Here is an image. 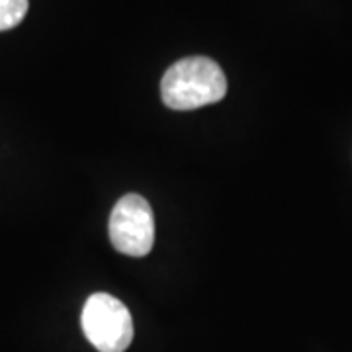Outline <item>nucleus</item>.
Returning a JSON list of instances; mask_svg holds the SVG:
<instances>
[{
	"instance_id": "nucleus-1",
	"label": "nucleus",
	"mask_w": 352,
	"mask_h": 352,
	"mask_svg": "<svg viewBox=\"0 0 352 352\" xmlns=\"http://www.w3.org/2000/svg\"><path fill=\"white\" fill-rule=\"evenodd\" d=\"M227 76L210 57H186L168 67L161 80L164 106L178 112L198 110L223 100Z\"/></svg>"
},
{
	"instance_id": "nucleus-2",
	"label": "nucleus",
	"mask_w": 352,
	"mask_h": 352,
	"mask_svg": "<svg viewBox=\"0 0 352 352\" xmlns=\"http://www.w3.org/2000/svg\"><path fill=\"white\" fill-rule=\"evenodd\" d=\"M85 337L98 352H126L133 340V319L124 303L110 294H92L82 307Z\"/></svg>"
},
{
	"instance_id": "nucleus-3",
	"label": "nucleus",
	"mask_w": 352,
	"mask_h": 352,
	"mask_svg": "<svg viewBox=\"0 0 352 352\" xmlns=\"http://www.w3.org/2000/svg\"><path fill=\"white\" fill-rule=\"evenodd\" d=\"M108 233L113 249L127 256L149 254L155 243V217L149 201L139 194H126L113 206Z\"/></svg>"
},
{
	"instance_id": "nucleus-4",
	"label": "nucleus",
	"mask_w": 352,
	"mask_h": 352,
	"mask_svg": "<svg viewBox=\"0 0 352 352\" xmlns=\"http://www.w3.org/2000/svg\"><path fill=\"white\" fill-rule=\"evenodd\" d=\"M28 14V0H0V32L12 30Z\"/></svg>"
}]
</instances>
